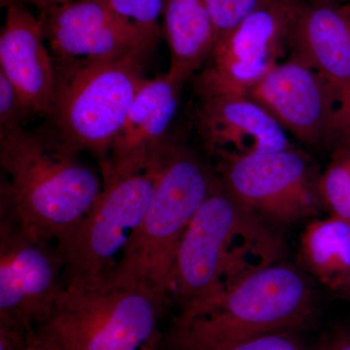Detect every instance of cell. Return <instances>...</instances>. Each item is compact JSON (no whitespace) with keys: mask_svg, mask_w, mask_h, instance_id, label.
Returning <instances> with one entry per match:
<instances>
[{"mask_svg":"<svg viewBox=\"0 0 350 350\" xmlns=\"http://www.w3.org/2000/svg\"><path fill=\"white\" fill-rule=\"evenodd\" d=\"M163 36L170 52L167 75L184 84L211 57L216 34L206 0H165Z\"/></svg>","mask_w":350,"mask_h":350,"instance_id":"cell-17","label":"cell"},{"mask_svg":"<svg viewBox=\"0 0 350 350\" xmlns=\"http://www.w3.org/2000/svg\"><path fill=\"white\" fill-rule=\"evenodd\" d=\"M218 174L230 194L275 226L314 217L324 207L321 174L308 154L297 147L218 161Z\"/></svg>","mask_w":350,"mask_h":350,"instance_id":"cell-8","label":"cell"},{"mask_svg":"<svg viewBox=\"0 0 350 350\" xmlns=\"http://www.w3.org/2000/svg\"><path fill=\"white\" fill-rule=\"evenodd\" d=\"M342 9H344V10L345 11V12L349 14V15L350 16V2H349V3L345 4V5L342 6Z\"/></svg>","mask_w":350,"mask_h":350,"instance_id":"cell-29","label":"cell"},{"mask_svg":"<svg viewBox=\"0 0 350 350\" xmlns=\"http://www.w3.org/2000/svg\"><path fill=\"white\" fill-rule=\"evenodd\" d=\"M285 252L278 226L230 194L217 176L177 247L169 299L181 308L215 298L282 262Z\"/></svg>","mask_w":350,"mask_h":350,"instance_id":"cell-1","label":"cell"},{"mask_svg":"<svg viewBox=\"0 0 350 350\" xmlns=\"http://www.w3.org/2000/svg\"><path fill=\"white\" fill-rule=\"evenodd\" d=\"M197 126L204 146L218 161L296 148L269 113L245 96H204Z\"/></svg>","mask_w":350,"mask_h":350,"instance_id":"cell-14","label":"cell"},{"mask_svg":"<svg viewBox=\"0 0 350 350\" xmlns=\"http://www.w3.org/2000/svg\"><path fill=\"white\" fill-rule=\"evenodd\" d=\"M213 350H313L301 336V331L269 332L231 344L220 345ZM319 350V347L317 349Z\"/></svg>","mask_w":350,"mask_h":350,"instance_id":"cell-22","label":"cell"},{"mask_svg":"<svg viewBox=\"0 0 350 350\" xmlns=\"http://www.w3.org/2000/svg\"><path fill=\"white\" fill-rule=\"evenodd\" d=\"M315 319L308 276L280 262L215 298L181 308L162 342L167 350H213L269 332L303 331Z\"/></svg>","mask_w":350,"mask_h":350,"instance_id":"cell-3","label":"cell"},{"mask_svg":"<svg viewBox=\"0 0 350 350\" xmlns=\"http://www.w3.org/2000/svg\"><path fill=\"white\" fill-rule=\"evenodd\" d=\"M23 110L12 83L0 71V124L1 126L18 123L17 112Z\"/></svg>","mask_w":350,"mask_h":350,"instance_id":"cell-24","label":"cell"},{"mask_svg":"<svg viewBox=\"0 0 350 350\" xmlns=\"http://www.w3.org/2000/svg\"><path fill=\"white\" fill-rule=\"evenodd\" d=\"M1 194L19 214L25 231L56 243L84 219L103 182L79 152L55 133H31L20 124L1 126Z\"/></svg>","mask_w":350,"mask_h":350,"instance_id":"cell-2","label":"cell"},{"mask_svg":"<svg viewBox=\"0 0 350 350\" xmlns=\"http://www.w3.org/2000/svg\"><path fill=\"white\" fill-rule=\"evenodd\" d=\"M319 350H350V331L336 332L320 345Z\"/></svg>","mask_w":350,"mask_h":350,"instance_id":"cell-26","label":"cell"},{"mask_svg":"<svg viewBox=\"0 0 350 350\" xmlns=\"http://www.w3.org/2000/svg\"><path fill=\"white\" fill-rule=\"evenodd\" d=\"M290 51L330 86L336 103L350 83V16L336 3L301 2L290 33Z\"/></svg>","mask_w":350,"mask_h":350,"instance_id":"cell-16","label":"cell"},{"mask_svg":"<svg viewBox=\"0 0 350 350\" xmlns=\"http://www.w3.org/2000/svg\"><path fill=\"white\" fill-rule=\"evenodd\" d=\"M148 51L118 59L59 66L52 116L57 137L73 150L89 152L100 167L146 78Z\"/></svg>","mask_w":350,"mask_h":350,"instance_id":"cell-6","label":"cell"},{"mask_svg":"<svg viewBox=\"0 0 350 350\" xmlns=\"http://www.w3.org/2000/svg\"><path fill=\"white\" fill-rule=\"evenodd\" d=\"M301 266L322 284L344 292L350 283V220L330 214L315 219L301 237Z\"/></svg>","mask_w":350,"mask_h":350,"instance_id":"cell-18","label":"cell"},{"mask_svg":"<svg viewBox=\"0 0 350 350\" xmlns=\"http://www.w3.org/2000/svg\"><path fill=\"white\" fill-rule=\"evenodd\" d=\"M308 3H336V0H301Z\"/></svg>","mask_w":350,"mask_h":350,"instance_id":"cell-28","label":"cell"},{"mask_svg":"<svg viewBox=\"0 0 350 350\" xmlns=\"http://www.w3.org/2000/svg\"><path fill=\"white\" fill-rule=\"evenodd\" d=\"M0 350H31V330L20 324L0 320Z\"/></svg>","mask_w":350,"mask_h":350,"instance_id":"cell-25","label":"cell"},{"mask_svg":"<svg viewBox=\"0 0 350 350\" xmlns=\"http://www.w3.org/2000/svg\"><path fill=\"white\" fill-rule=\"evenodd\" d=\"M6 1L19 2L21 4H31L36 6L40 12L47 9L52 8L59 5H63L68 2L73 1V0H1L2 3Z\"/></svg>","mask_w":350,"mask_h":350,"instance_id":"cell-27","label":"cell"},{"mask_svg":"<svg viewBox=\"0 0 350 350\" xmlns=\"http://www.w3.org/2000/svg\"><path fill=\"white\" fill-rule=\"evenodd\" d=\"M0 202V320L31 331L64 290V261L55 243L25 231L5 196Z\"/></svg>","mask_w":350,"mask_h":350,"instance_id":"cell-9","label":"cell"},{"mask_svg":"<svg viewBox=\"0 0 350 350\" xmlns=\"http://www.w3.org/2000/svg\"><path fill=\"white\" fill-rule=\"evenodd\" d=\"M347 139H350V83L336 103L329 126L327 144L333 146L337 142Z\"/></svg>","mask_w":350,"mask_h":350,"instance_id":"cell-23","label":"cell"},{"mask_svg":"<svg viewBox=\"0 0 350 350\" xmlns=\"http://www.w3.org/2000/svg\"><path fill=\"white\" fill-rule=\"evenodd\" d=\"M271 1L273 0H206L215 29L216 41L229 33L251 13L268 5Z\"/></svg>","mask_w":350,"mask_h":350,"instance_id":"cell-21","label":"cell"},{"mask_svg":"<svg viewBox=\"0 0 350 350\" xmlns=\"http://www.w3.org/2000/svg\"><path fill=\"white\" fill-rule=\"evenodd\" d=\"M113 11L144 31L163 36L162 23L165 0H103Z\"/></svg>","mask_w":350,"mask_h":350,"instance_id":"cell-20","label":"cell"},{"mask_svg":"<svg viewBox=\"0 0 350 350\" xmlns=\"http://www.w3.org/2000/svg\"><path fill=\"white\" fill-rule=\"evenodd\" d=\"M216 179L190 152L170 147L144 218L107 276L142 283L170 301L177 247Z\"/></svg>","mask_w":350,"mask_h":350,"instance_id":"cell-5","label":"cell"},{"mask_svg":"<svg viewBox=\"0 0 350 350\" xmlns=\"http://www.w3.org/2000/svg\"><path fill=\"white\" fill-rule=\"evenodd\" d=\"M245 96L301 144H327L336 98L321 75L298 57L291 54L278 64Z\"/></svg>","mask_w":350,"mask_h":350,"instance_id":"cell-12","label":"cell"},{"mask_svg":"<svg viewBox=\"0 0 350 350\" xmlns=\"http://www.w3.org/2000/svg\"><path fill=\"white\" fill-rule=\"evenodd\" d=\"M169 300L109 276L68 285L32 326L31 350H157Z\"/></svg>","mask_w":350,"mask_h":350,"instance_id":"cell-4","label":"cell"},{"mask_svg":"<svg viewBox=\"0 0 350 350\" xmlns=\"http://www.w3.org/2000/svg\"><path fill=\"white\" fill-rule=\"evenodd\" d=\"M38 18L59 66L149 52L160 38L120 16L103 0H73L42 11Z\"/></svg>","mask_w":350,"mask_h":350,"instance_id":"cell-11","label":"cell"},{"mask_svg":"<svg viewBox=\"0 0 350 350\" xmlns=\"http://www.w3.org/2000/svg\"><path fill=\"white\" fill-rule=\"evenodd\" d=\"M301 0H273L218 39L200 76L204 96H245L290 51V33Z\"/></svg>","mask_w":350,"mask_h":350,"instance_id":"cell-10","label":"cell"},{"mask_svg":"<svg viewBox=\"0 0 350 350\" xmlns=\"http://www.w3.org/2000/svg\"><path fill=\"white\" fill-rule=\"evenodd\" d=\"M183 85L167 73L145 81L100 167L103 180L147 169L169 150L165 139Z\"/></svg>","mask_w":350,"mask_h":350,"instance_id":"cell-13","label":"cell"},{"mask_svg":"<svg viewBox=\"0 0 350 350\" xmlns=\"http://www.w3.org/2000/svg\"><path fill=\"white\" fill-rule=\"evenodd\" d=\"M342 293L347 295V296L349 297V299H350V283H349V286H347V289H345L344 292H342Z\"/></svg>","mask_w":350,"mask_h":350,"instance_id":"cell-30","label":"cell"},{"mask_svg":"<svg viewBox=\"0 0 350 350\" xmlns=\"http://www.w3.org/2000/svg\"><path fill=\"white\" fill-rule=\"evenodd\" d=\"M165 154L147 169L105 179L90 213L55 243L64 261V286L96 282L116 268L144 218Z\"/></svg>","mask_w":350,"mask_h":350,"instance_id":"cell-7","label":"cell"},{"mask_svg":"<svg viewBox=\"0 0 350 350\" xmlns=\"http://www.w3.org/2000/svg\"><path fill=\"white\" fill-rule=\"evenodd\" d=\"M5 22L0 31V71L12 83L25 112L50 115L57 90L56 64L39 18L19 2L2 3Z\"/></svg>","mask_w":350,"mask_h":350,"instance_id":"cell-15","label":"cell"},{"mask_svg":"<svg viewBox=\"0 0 350 350\" xmlns=\"http://www.w3.org/2000/svg\"><path fill=\"white\" fill-rule=\"evenodd\" d=\"M319 187L323 206L330 214L350 220V139L333 145Z\"/></svg>","mask_w":350,"mask_h":350,"instance_id":"cell-19","label":"cell"}]
</instances>
